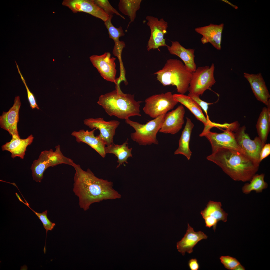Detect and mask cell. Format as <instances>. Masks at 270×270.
I'll use <instances>...</instances> for the list:
<instances>
[{"mask_svg": "<svg viewBox=\"0 0 270 270\" xmlns=\"http://www.w3.org/2000/svg\"><path fill=\"white\" fill-rule=\"evenodd\" d=\"M73 191L79 198L80 207L88 210L90 205L104 200L120 198L121 196L113 188V183L96 177L89 169L82 170L75 163Z\"/></svg>", "mask_w": 270, "mask_h": 270, "instance_id": "cell-1", "label": "cell"}, {"mask_svg": "<svg viewBox=\"0 0 270 270\" xmlns=\"http://www.w3.org/2000/svg\"><path fill=\"white\" fill-rule=\"evenodd\" d=\"M235 181H250L258 171L259 164L238 150L226 148L212 150L207 157Z\"/></svg>", "mask_w": 270, "mask_h": 270, "instance_id": "cell-2", "label": "cell"}, {"mask_svg": "<svg viewBox=\"0 0 270 270\" xmlns=\"http://www.w3.org/2000/svg\"><path fill=\"white\" fill-rule=\"evenodd\" d=\"M142 102L135 100L134 94L115 89L100 96L97 103L109 116L125 120L132 116H141L140 107Z\"/></svg>", "mask_w": 270, "mask_h": 270, "instance_id": "cell-3", "label": "cell"}, {"mask_svg": "<svg viewBox=\"0 0 270 270\" xmlns=\"http://www.w3.org/2000/svg\"><path fill=\"white\" fill-rule=\"evenodd\" d=\"M192 72L180 60L170 59L154 74L163 86H175L178 92L184 94L188 91Z\"/></svg>", "mask_w": 270, "mask_h": 270, "instance_id": "cell-4", "label": "cell"}, {"mask_svg": "<svg viewBox=\"0 0 270 270\" xmlns=\"http://www.w3.org/2000/svg\"><path fill=\"white\" fill-rule=\"evenodd\" d=\"M166 114L161 115L145 124L132 121L129 118L125 120V122L135 130L130 134L131 138L140 145L158 144L157 134L161 127Z\"/></svg>", "mask_w": 270, "mask_h": 270, "instance_id": "cell-5", "label": "cell"}, {"mask_svg": "<svg viewBox=\"0 0 270 270\" xmlns=\"http://www.w3.org/2000/svg\"><path fill=\"white\" fill-rule=\"evenodd\" d=\"M74 162L71 159L64 156L62 152L60 145L55 147V150L52 149L42 152L38 159L34 160L31 169L34 180L40 182L43 178L45 170L50 167L64 164L73 166Z\"/></svg>", "mask_w": 270, "mask_h": 270, "instance_id": "cell-6", "label": "cell"}, {"mask_svg": "<svg viewBox=\"0 0 270 270\" xmlns=\"http://www.w3.org/2000/svg\"><path fill=\"white\" fill-rule=\"evenodd\" d=\"M144 102V112L154 118L166 114L178 102L170 92L151 96L147 98Z\"/></svg>", "mask_w": 270, "mask_h": 270, "instance_id": "cell-7", "label": "cell"}, {"mask_svg": "<svg viewBox=\"0 0 270 270\" xmlns=\"http://www.w3.org/2000/svg\"><path fill=\"white\" fill-rule=\"evenodd\" d=\"M214 69L212 63L210 67H199L192 72L188 90L189 92L200 96L210 89L216 82L214 76Z\"/></svg>", "mask_w": 270, "mask_h": 270, "instance_id": "cell-8", "label": "cell"}, {"mask_svg": "<svg viewBox=\"0 0 270 270\" xmlns=\"http://www.w3.org/2000/svg\"><path fill=\"white\" fill-rule=\"evenodd\" d=\"M245 126L239 127L234 131V134L238 145L245 154L250 159L260 164V155L264 145L258 137L256 136L254 140L245 132Z\"/></svg>", "mask_w": 270, "mask_h": 270, "instance_id": "cell-9", "label": "cell"}, {"mask_svg": "<svg viewBox=\"0 0 270 270\" xmlns=\"http://www.w3.org/2000/svg\"><path fill=\"white\" fill-rule=\"evenodd\" d=\"M147 24L150 30V35L147 46V50L158 49L160 47L168 46L164 35L167 32L168 23L163 18L160 19L151 16L146 17Z\"/></svg>", "mask_w": 270, "mask_h": 270, "instance_id": "cell-10", "label": "cell"}, {"mask_svg": "<svg viewBox=\"0 0 270 270\" xmlns=\"http://www.w3.org/2000/svg\"><path fill=\"white\" fill-rule=\"evenodd\" d=\"M232 130L226 129L221 133L212 132L210 131L201 133L200 136H204L211 144L212 150L220 148H226L234 149L244 154L238 145L235 138L234 133Z\"/></svg>", "mask_w": 270, "mask_h": 270, "instance_id": "cell-11", "label": "cell"}, {"mask_svg": "<svg viewBox=\"0 0 270 270\" xmlns=\"http://www.w3.org/2000/svg\"><path fill=\"white\" fill-rule=\"evenodd\" d=\"M93 66L101 76L106 80L116 84V70L115 58L111 57L110 52H107L100 55H93L90 57Z\"/></svg>", "mask_w": 270, "mask_h": 270, "instance_id": "cell-12", "label": "cell"}, {"mask_svg": "<svg viewBox=\"0 0 270 270\" xmlns=\"http://www.w3.org/2000/svg\"><path fill=\"white\" fill-rule=\"evenodd\" d=\"M84 124L92 129H98L100 131L99 136L108 146L114 143L113 138L116 130L120 124L119 121L112 120L106 121L102 118H90L84 121Z\"/></svg>", "mask_w": 270, "mask_h": 270, "instance_id": "cell-13", "label": "cell"}, {"mask_svg": "<svg viewBox=\"0 0 270 270\" xmlns=\"http://www.w3.org/2000/svg\"><path fill=\"white\" fill-rule=\"evenodd\" d=\"M63 5L70 8L73 12H84L100 18L104 22L109 16L93 0H65Z\"/></svg>", "mask_w": 270, "mask_h": 270, "instance_id": "cell-14", "label": "cell"}, {"mask_svg": "<svg viewBox=\"0 0 270 270\" xmlns=\"http://www.w3.org/2000/svg\"><path fill=\"white\" fill-rule=\"evenodd\" d=\"M20 96H16L14 104L8 111L3 112L0 116V126L7 131L10 135L20 138L17 128L19 121V112L21 106Z\"/></svg>", "mask_w": 270, "mask_h": 270, "instance_id": "cell-15", "label": "cell"}, {"mask_svg": "<svg viewBox=\"0 0 270 270\" xmlns=\"http://www.w3.org/2000/svg\"><path fill=\"white\" fill-rule=\"evenodd\" d=\"M185 113V109L182 105L166 113L159 132L173 134L178 133L184 123Z\"/></svg>", "mask_w": 270, "mask_h": 270, "instance_id": "cell-16", "label": "cell"}, {"mask_svg": "<svg viewBox=\"0 0 270 270\" xmlns=\"http://www.w3.org/2000/svg\"><path fill=\"white\" fill-rule=\"evenodd\" d=\"M243 75L249 82L256 99L268 106L270 104V95L262 74L244 72Z\"/></svg>", "mask_w": 270, "mask_h": 270, "instance_id": "cell-17", "label": "cell"}, {"mask_svg": "<svg viewBox=\"0 0 270 270\" xmlns=\"http://www.w3.org/2000/svg\"><path fill=\"white\" fill-rule=\"evenodd\" d=\"M173 96L176 101L186 107L198 120L203 123L204 128L202 132L210 131L213 127H217L218 124L208 119L204 114L200 107L188 95L180 94H174Z\"/></svg>", "mask_w": 270, "mask_h": 270, "instance_id": "cell-18", "label": "cell"}, {"mask_svg": "<svg viewBox=\"0 0 270 270\" xmlns=\"http://www.w3.org/2000/svg\"><path fill=\"white\" fill-rule=\"evenodd\" d=\"M224 26L223 23L219 25L211 23L208 25L196 28L195 30L202 36L201 41L203 44L209 42L216 49L220 50Z\"/></svg>", "mask_w": 270, "mask_h": 270, "instance_id": "cell-19", "label": "cell"}, {"mask_svg": "<svg viewBox=\"0 0 270 270\" xmlns=\"http://www.w3.org/2000/svg\"><path fill=\"white\" fill-rule=\"evenodd\" d=\"M96 130V128H94L90 131L80 130L78 131L72 132L71 135L76 138L77 142L86 143L94 149L102 157L104 158L106 154L105 151L106 144L98 136H95L94 132Z\"/></svg>", "mask_w": 270, "mask_h": 270, "instance_id": "cell-20", "label": "cell"}, {"mask_svg": "<svg viewBox=\"0 0 270 270\" xmlns=\"http://www.w3.org/2000/svg\"><path fill=\"white\" fill-rule=\"evenodd\" d=\"M207 236L203 232H195L193 228L188 224L186 232L181 240L176 244L178 251L182 255L186 252L191 254L193 251V248L198 243L203 239H206Z\"/></svg>", "mask_w": 270, "mask_h": 270, "instance_id": "cell-21", "label": "cell"}, {"mask_svg": "<svg viewBox=\"0 0 270 270\" xmlns=\"http://www.w3.org/2000/svg\"><path fill=\"white\" fill-rule=\"evenodd\" d=\"M167 47L170 54L177 56L182 60L190 71L192 72L196 70V66L194 61V49L186 48L176 41H172L171 45H168Z\"/></svg>", "mask_w": 270, "mask_h": 270, "instance_id": "cell-22", "label": "cell"}, {"mask_svg": "<svg viewBox=\"0 0 270 270\" xmlns=\"http://www.w3.org/2000/svg\"><path fill=\"white\" fill-rule=\"evenodd\" d=\"M34 137L32 134L24 139L17 136H12L10 141L6 142L1 146L2 151H8L11 153V157L14 158L16 157L23 159L26 148L32 142Z\"/></svg>", "mask_w": 270, "mask_h": 270, "instance_id": "cell-23", "label": "cell"}, {"mask_svg": "<svg viewBox=\"0 0 270 270\" xmlns=\"http://www.w3.org/2000/svg\"><path fill=\"white\" fill-rule=\"evenodd\" d=\"M113 16H109L108 19L104 22L108 30L109 38L112 39L114 43L113 54L118 57L121 56L123 49L126 46L124 42L119 40L120 38L124 36V34L122 27L116 28L112 24L111 20Z\"/></svg>", "mask_w": 270, "mask_h": 270, "instance_id": "cell-24", "label": "cell"}, {"mask_svg": "<svg viewBox=\"0 0 270 270\" xmlns=\"http://www.w3.org/2000/svg\"><path fill=\"white\" fill-rule=\"evenodd\" d=\"M186 120L185 126L179 140L178 147L174 152V154L183 155L189 160L192 153L189 148V142L194 125L189 118H186Z\"/></svg>", "mask_w": 270, "mask_h": 270, "instance_id": "cell-25", "label": "cell"}, {"mask_svg": "<svg viewBox=\"0 0 270 270\" xmlns=\"http://www.w3.org/2000/svg\"><path fill=\"white\" fill-rule=\"evenodd\" d=\"M264 107L258 118L256 125L258 137L264 145L270 128V104Z\"/></svg>", "mask_w": 270, "mask_h": 270, "instance_id": "cell-26", "label": "cell"}, {"mask_svg": "<svg viewBox=\"0 0 270 270\" xmlns=\"http://www.w3.org/2000/svg\"><path fill=\"white\" fill-rule=\"evenodd\" d=\"M132 148H129L128 146V139L121 145L116 144L114 143L108 146H106L105 151L106 154L110 153L115 155L118 158V168L124 162L128 163V158L132 156Z\"/></svg>", "mask_w": 270, "mask_h": 270, "instance_id": "cell-27", "label": "cell"}, {"mask_svg": "<svg viewBox=\"0 0 270 270\" xmlns=\"http://www.w3.org/2000/svg\"><path fill=\"white\" fill-rule=\"evenodd\" d=\"M222 206L220 202L210 200L200 213L203 218L208 217L216 220L218 222L222 221L226 222L228 214L221 208Z\"/></svg>", "mask_w": 270, "mask_h": 270, "instance_id": "cell-28", "label": "cell"}, {"mask_svg": "<svg viewBox=\"0 0 270 270\" xmlns=\"http://www.w3.org/2000/svg\"><path fill=\"white\" fill-rule=\"evenodd\" d=\"M142 0H120L118 6L119 10L123 14L127 16L130 21L128 25L134 22L136 12L140 9Z\"/></svg>", "mask_w": 270, "mask_h": 270, "instance_id": "cell-29", "label": "cell"}, {"mask_svg": "<svg viewBox=\"0 0 270 270\" xmlns=\"http://www.w3.org/2000/svg\"><path fill=\"white\" fill-rule=\"evenodd\" d=\"M264 174H255L250 181V183H246L242 187L243 192L246 194H249L254 190L256 193L262 192L268 186L267 183L264 180Z\"/></svg>", "mask_w": 270, "mask_h": 270, "instance_id": "cell-30", "label": "cell"}, {"mask_svg": "<svg viewBox=\"0 0 270 270\" xmlns=\"http://www.w3.org/2000/svg\"><path fill=\"white\" fill-rule=\"evenodd\" d=\"M25 205L31 210L34 212L36 215L38 217L42 223L44 228L46 230V242L44 249V250H46V243L48 232V230H52L54 228L56 224L54 223H52L51 222L48 218L47 210H46L43 212L42 213H38L36 212L32 209V208L30 207L29 204L28 203L26 204Z\"/></svg>", "mask_w": 270, "mask_h": 270, "instance_id": "cell-31", "label": "cell"}, {"mask_svg": "<svg viewBox=\"0 0 270 270\" xmlns=\"http://www.w3.org/2000/svg\"><path fill=\"white\" fill-rule=\"evenodd\" d=\"M95 2L104 12L109 16H113L114 14L120 16L124 19V17L120 14L111 5L107 0H94Z\"/></svg>", "mask_w": 270, "mask_h": 270, "instance_id": "cell-32", "label": "cell"}, {"mask_svg": "<svg viewBox=\"0 0 270 270\" xmlns=\"http://www.w3.org/2000/svg\"><path fill=\"white\" fill-rule=\"evenodd\" d=\"M220 262L226 269L234 270L240 262L235 258L229 256H222L220 258Z\"/></svg>", "mask_w": 270, "mask_h": 270, "instance_id": "cell-33", "label": "cell"}, {"mask_svg": "<svg viewBox=\"0 0 270 270\" xmlns=\"http://www.w3.org/2000/svg\"><path fill=\"white\" fill-rule=\"evenodd\" d=\"M15 62L18 72L26 88L27 92L28 98L30 104V107L33 109L35 108H36L38 110L40 109L39 108L36 103V99L34 95L29 89L26 85L25 80L21 74L18 65L16 62Z\"/></svg>", "mask_w": 270, "mask_h": 270, "instance_id": "cell-34", "label": "cell"}, {"mask_svg": "<svg viewBox=\"0 0 270 270\" xmlns=\"http://www.w3.org/2000/svg\"><path fill=\"white\" fill-rule=\"evenodd\" d=\"M188 96L194 100L203 109L206 116L207 118L209 120L208 114V106L212 104V103H208L204 101L200 98L199 96L190 93L189 92Z\"/></svg>", "mask_w": 270, "mask_h": 270, "instance_id": "cell-35", "label": "cell"}, {"mask_svg": "<svg viewBox=\"0 0 270 270\" xmlns=\"http://www.w3.org/2000/svg\"><path fill=\"white\" fill-rule=\"evenodd\" d=\"M270 154V144H265L262 148L260 155L259 160L260 162Z\"/></svg>", "mask_w": 270, "mask_h": 270, "instance_id": "cell-36", "label": "cell"}, {"mask_svg": "<svg viewBox=\"0 0 270 270\" xmlns=\"http://www.w3.org/2000/svg\"><path fill=\"white\" fill-rule=\"evenodd\" d=\"M188 266L191 270H198L200 266L196 258H192L189 260L188 263Z\"/></svg>", "mask_w": 270, "mask_h": 270, "instance_id": "cell-37", "label": "cell"}, {"mask_svg": "<svg viewBox=\"0 0 270 270\" xmlns=\"http://www.w3.org/2000/svg\"><path fill=\"white\" fill-rule=\"evenodd\" d=\"M244 267L240 263L238 264L234 269V270H244Z\"/></svg>", "mask_w": 270, "mask_h": 270, "instance_id": "cell-38", "label": "cell"}, {"mask_svg": "<svg viewBox=\"0 0 270 270\" xmlns=\"http://www.w3.org/2000/svg\"><path fill=\"white\" fill-rule=\"evenodd\" d=\"M222 0V1L223 2H224L232 6L233 8H235L236 9H237L238 8V6L236 5H234L232 4V3H231L230 2L227 0Z\"/></svg>", "mask_w": 270, "mask_h": 270, "instance_id": "cell-39", "label": "cell"}]
</instances>
